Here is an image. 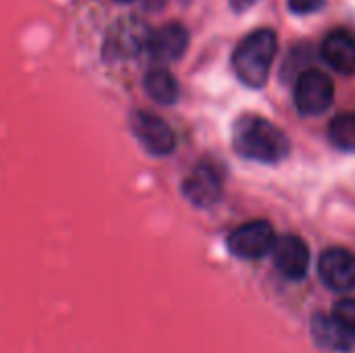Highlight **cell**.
<instances>
[{
	"instance_id": "8992f818",
	"label": "cell",
	"mask_w": 355,
	"mask_h": 353,
	"mask_svg": "<svg viewBox=\"0 0 355 353\" xmlns=\"http://www.w3.org/2000/svg\"><path fill=\"white\" fill-rule=\"evenodd\" d=\"M131 131L152 156H168L177 148V137L171 125L150 110H135L131 114Z\"/></svg>"
},
{
	"instance_id": "8fae6325",
	"label": "cell",
	"mask_w": 355,
	"mask_h": 353,
	"mask_svg": "<svg viewBox=\"0 0 355 353\" xmlns=\"http://www.w3.org/2000/svg\"><path fill=\"white\" fill-rule=\"evenodd\" d=\"M324 62L341 75H355V35L347 29H333L320 46Z\"/></svg>"
},
{
	"instance_id": "7c38bea8",
	"label": "cell",
	"mask_w": 355,
	"mask_h": 353,
	"mask_svg": "<svg viewBox=\"0 0 355 353\" xmlns=\"http://www.w3.org/2000/svg\"><path fill=\"white\" fill-rule=\"evenodd\" d=\"M314 341L329 352L349 353L355 350V335L347 331L335 316L327 314H314L310 325Z\"/></svg>"
},
{
	"instance_id": "7a4b0ae2",
	"label": "cell",
	"mask_w": 355,
	"mask_h": 353,
	"mask_svg": "<svg viewBox=\"0 0 355 353\" xmlns=\"http://www.w3.org/2000/svg\"><path fill=\"white\" fill-rule=\"evenodd\" d=\"M279 37L272 29L262 27L245 35L233 52V71L248 87H262L268 81L277 56Z\"/></svg>"
},
{
	"instance_id": "5b68a950",
	"label": "cell",
	"mask_w": 355,
	"mask_h": 353,
	"mask_svg": "<svg viewBox=\"0 0 355 353\" xmlns=\"http://www.w3.org/2000/svg\"><path fill=\"white\" fill-rule=\"evenodd\" d=\"M275 243L277 235L268 221H248L233 229V233L227 239L231 254L241 260H260L272 254Z\"/></svg>"
},
{
	"instance_id": "ba28073f",
	"label": "cell",
	"mask_w": 355,
	"mask_h": 353,
	"mask_svg": "<svg viewBox=\"0 0 355 353\" xmlns=\"http://www.w3.org/2000/svg\"><path fill=\"white\" fill-rule=\"evenodd\" d=\"M318 277L331 289L347 293L355 289V254L345 248H331L318 260Z\"/></svg>"
},
{
	"instance_id": "3957f363",
	"label": "cell",
	"mask_w": 355,
	"mask_h": 353,
	"mask_svg": "<svg viewBox=\"0 0 355 353\" xmlns=\"http://www.w3.org/2000/svg\"><path fill=\"white\" fill-rule=\"evenodd\" d=\"M150 29L144 19L139 17H123L119 19L106 33L104 46H102V56L104 60H127L137 54H141L148 48L150 40Z\"/></svg>"
},
{
	"instance_id": "e0dca14e",
	"label": "cell",
	"mask_w": 355,
	"mask_h": 353,
	"mask_svg": "<svg viewBox=\"0 0 355 353\" xmlns=\"http://www.w3.org/2000/svg\"><path fill=\"white\" fill-rule=\"evenodd\" d=\"M258 0H229V4L233 6V10H237V12H243V10H248L250 6H254Z\"/></svg>"
},
{
	"instance_id": "277c9868",
	"label": "cell",
	"mask_w": 355,
	"mask_h": 353,
	"mask_svg": "<svg viewBox=\"0 0 355 353\" xmlns=\"http://www.w3.org/2000/svg\"><path fill=\"white\" fill-rule=\"evenodd\" d=\"M335 100V83L320 69L304 71L293 87V102L300 114L318 117L333 106Z\"/></svg>"
},
{
	"instance_id": "2e32d148",
	"label": "cell",
	"mask_w": 355,
	"mask_h": 353,
	"mask_svg": "<svg viewBox=\"0 0 355 353\" xmlns=\"http://www.w3.org/2000/svg\"><path fill=\"white\" fill-rule=\"evenodd\" d=\"M287 4L295 15H310L320 10L327 4V0H287Z\"/></svg>"
},
{
	"instance_id": "52a82bcc",
	"label": "cell",
	"mask_w": 355,
	"mask_h": 353,
	"mask_svg": "<svg viewBox=\"0 0 355 353\" xmlns=\"http://www.w3.org/2000/svg\"><path fill=\"white\" fill-rule=\"evenodd\" d=\"M181 191L185 200L198 208H212L223 198V175L210 160L198 162L183 179Z\"/></svg>"
},
{
	"instance_id": "ac0fdd59",
	"label": "cell",
	"mask_w": 355,
	"mask_h": 353,
	"mask_svg": "<svg viewBox=\"0 0 355 353\" xmlns=\"http://www.w3.org/2000/svg\"><path fill=\"white\" fill-rule=\"evenodd\" d=\"M114 2H131V0H114Z\"/></svg>"
},
{
	"instance_id": "5bb4252c",
	"label": "cell",
	"mask_w": 355,
	"mask_h": 353,
	"mask_svg": "<svg viewBox=\"0 0 355 353\" xmlns=\"http://www.w3.org/2000/svg\"><path fill=\"white\" fill-rule=\"evenodd\" d=\"M329 137L339 150L355 154V112L337 114L329 125Z\"/></svg>"
},
{
	"instance_id": "6da1fadb",
	"label": "cell",
	"mask_w": 355,
	"mask_h": 353,
	"mask_svg": "<svg viewBox=\"0 0 355 353\" xmlns=\"http://www.w3.org/2000/svg\"><path fill=\"white\" fill-rule=\"evenodd\" d=\"M235 152L254 162L277 164L289 156L291 144L283 129L258 114H243L233 125Z\"/></svg>"
},
{
	"instance_id": "4fadbf2b",
	"label": "cell",
	"mask_w": 355,
	"mask_h": 353,
	"mask_svg": "<svg viewBox=\"0 0 355 353\" xmlns=\"http://www.w3.org/2000/svg\"><path fill=\"white\" fill-rule=\"evenodd\" d=\"M144 89H146V94L154 102H158L162 106L175 104L179 100V94H181L179 81L164 67H154V69H150L146 73V77H144Z\"/></svg>"
},
{
	"instance_id": "30bf717a",
	"label": "cell",
	"mask_w": 355,
	"mask_h": 353,
	"mask_svg": "<svg viewBox=\"0 0 355 353\" xmlns=\"http://www.w3.org/2000/svg\"><path fill=\"white\" fill-rule=\"evenodd\" d=\"M187 44H189L187 29L183 27V23L173 21V23H166L150 33L146 52L152 60L166 64V62L179 60L185 54Z\"/></svg>"
},
{
	"instance_id": "9a60e30c",
	"label": "cell",
	"mask_w": 355,
	"mask_h": 353,
	"mask_svg": "<svg viewBox=\"0 0 355 353\" xmlns=\"http://www.w3.org/2000/svg\"><path fill=\"white\" fill-rule=\"evenodd\" d=\"M333 316L355 335V298H345L341 300L335 310H333Z\"/></svg>"
},
{
	"instance_id": "9c48e42d",
	"label": "cell",
	"mask_w": 355,
	"mask_h": 353,
	"mask_svg": "<svg viewBox=\"0 0 355 353\" xmlns=\"http://www.w3.org/2000/svg\"><path fill=\"white\" fill-rule=\"evenodd\" d=\"M277 270L289 281H302L308 277L310 270V248L297 235H283L277 237L272 250Z\"/></svg>"
}]
</instances>
